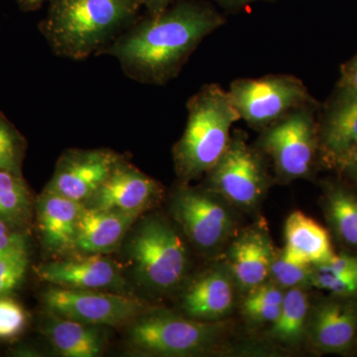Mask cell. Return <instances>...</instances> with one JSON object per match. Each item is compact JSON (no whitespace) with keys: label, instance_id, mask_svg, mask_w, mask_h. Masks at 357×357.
<instances>
[{"label":"cell","instance_id":"603a6c76","mask_svg":"<svg viewBox=\"0 0 357 357\" xmlns=\"http://www.w3.org/2000/svg\"><path fill=\"white\" fill-rule=\"evenodd\" d=\"M31 211V195L21 174L0 170V220L23 225Z\"/></svg>","mask_w":357,"mask_h":357},{"label":"cell","instance_id":"484cf974","mask_svg":"<svg viewBox=\"0 0 357 357\" xmlns=\"http://www.w3.org/2000/svg\"><path fill=\"white\" fill-rule=\"evenodd\" d=\"M311 284L338 297H357V272L338 271L325 264L314 265Z\"/></svg>","mask_w":357,"mask_h":357},{"label":"cell","instance_id":"5bb4252c","mask_svg":"<svg viewBox=\"0 0 357 357\" xmlns=\"http://www.w3.org/2000/svg\"><path fill=\"white\" fill-rule=\"evenodd\" d=\"M319 147L328 163L337 166L357 148V91L337 89L318 122Z\"/></svg>","mask_w":357,"mask_h":357},{"label":"cell","instance_id":"d6a6232c","mask_svg":"<svg viewBox=\"0 0 357 357\" xmlns=\"http://www.w3.org/2000/svg\"><path fill=\"white\" fill-rule=\"evenodd\" d=\"M337 89L357 91V54L342 65Z\"/></svg>","mask_w":357,"mask_h":357},{"label":"cell","instance_id":"7c38bea8","mask_svg":"<svg viewBox=\"0 0 357 357\" xmlns=\"http://www.w3.org/2000/svg\"><path fill=\"white\" fill-rule=\"evenodd\" d=\"M84 255L45 263L37 268V276L56 287L110 291L130 295L121 269L112 259L105 255Z\"/></svg>","mask_w":357,"mask_h":357},{"label":"cell","instance_id":"ba28073f","mask_svg":"<svg viewBox=\"0 0 357 357\" xmlns=\"http://www.w3.org/2000/svg\"><path fill=\"white\" fill-rule=\"evenodd\" d=\"M50 314L88 325L121 326L148 312L147 306L128 294L54 287L43 295Z\"/></svg>","mask_w":357,"mask_h":357},{"label":"cell","instance_id":"8fae6325","mask_svg":"<svg viewBox=\"0 0 357 357\" xmlns=\"http://www.w3.org/2000/svg\"><path fill=\"white\" fill-rule=\"evenodd\" d=\"M161 196V185L123 157L84 206L143 215Z\"/></svg>","mask_w":357,"mask_h":357},{"label":"cell","instance_id":"ffe728a7","mask_svg":"<svg viewBox=\"0 0 357 357\" xmlns=\"http://www.w3.org/2000/svg\"><path fill=\"white\" fill-rule=\"evenodd\" d=\"M46 321L45 335L61 356L96 357L102 356L107 347L102 326L88 325L53 314Z\"/></svg>","mask_w":357,"mask_h":357},{"label":"cell","instance_id":"8992f818","mask_svg":"<svg viewBox=\"0 0 357 357\" xmlns=\"http://www.w3.org/2000/svg\"><path fill=\"white\" fill-rule=\"evenodd\" d=\"M222 326L176 316L168 312H146L132 321L129 342L145 354L185 356L199 354L215 344Z\"/></svg>","mask_w":357,"mask_h":357},{"label":"cell","instance_id":"f1b7e54d","mask_svg":"<svg viewBox=\"0 0 357 357\" xmlns=\"http://www.w3.org/2000/svg\"><path fill=\"white\" fill-rule=\"evenodd\" d=\"M27 323L25 310L17 301L0 296V340L17 337Z\"/></svg>","mask_w":357,"mask_h":357},{"label":"cell","instance_id":"3957f363","mask_svg":"<svg viewBox=\"0 0 357 357\" xmlns=\"http://www.w3.org/2000/svg\"><path fill=\"white\" fill-rule=\"evenodd\" d=\"M184 133L174 145L178 177L187 183L206 175L229 147L230 129L241 121L229 91L220 84H204L188 100Z\"/></svg>","mask_w":357,"mask_h":357},{"label":"cell","instance_id":"5b68a950","mask_svg":"<svg viewBox=\"0 0 357 357\" xmlns=\"http://www.w3.org/2000/svg\"><path fill=\"white\" fill-rule=\"evenodd\" d=\"M229 93L241 119L260 131L292 110L316 102L302 79L292 75L239 77L230 84Z\"/></svg>","mask_w":357,"mask_h":357},{"label":"cell","instance_id":"6da1fadb","mask_svg":"<svg viewBox=\"0 0 357 357\" xmlns=\"http://www.w3.org/2000/svg\"><path fill=\"white\" fill-rule=\"evenodd\" d=\"M227 22L203 0H175L158 16L139 17L100 54L116 59L137 83L163 86L172 81L199 44Z\"/></svg>","mask_w":357,"mask_h":357},{"label":"cell","instance_id":"52a82bcc","mask_svg":"<svg viewBox=\"0 0 357 357\" xmlns=\"http://www.w3.org/2000/svg\"><path fill=\"white\" fill-rule=\"evenodd\" d=\"M317 102L294 109L261 130L258 145L284 180L310 175L319 148Z\"/></svg>","mask_w":357,"mask_h":357},{"label":"cell","instance_id":"4fadbf2b","mask_svg":"<svg viewBox=\"0 0 357 357\" xmlns=\"http://www.w3.org/2000/svg\"><path fill=\"white\" fill-rule=\"evenodd\" d=\"M173 213L187 236L202 249L217 248L232 227L229 213L208 195L182 187L175 195Z\"/></svg>","mask_w":357,"mask_h":357},{"label":"cell","instance_id":"7a4b0ae2","mask_svg":"<svg viewBox=\"0 0 357 357\" xmlns=\"http://www.w3.org/2000/svg\"><path fill=\"white\" fill-rule=\"evenodd\" d=\"M141 6V0H51L39 29L58 57H98L138 20Z\"/></svg>","mask_w":357,"mask_h":357},{"label":"cell","instance_id":"d590c367","mask_svg":"<svg viewBox=\"0 0 357 357\" xmlns=\"http://www.w3.org/2000/svg\"><path fill=\"white\" fill-rule=\"evenodd\" d=\"M175 0H141L142 6L146 8L147 15L158 16L163 13Z\"/></svg>","mask_w":357,"mask_h":357},{"label":"cell","instance_id":"f546056e","mask_svg":"<svg viewBox=\"0 0 357 357\" xmlns=\"http://www.w3.org/2000/svg\"><path fill=\"white\" fill-rule=\"evenodd\" d=\"M284 294L281 289L273 284H260L250 289L245 300L248 302L259 303V304L281 306Z\"/></svg>","mask_w":357,"mask_h":357},{"label":"cell","instance_id":"e0dca14e","mask_svg":"<svg viewBox=\"0 0 357 357\" xmlns=\"http://www.w3.org/2000/svg\"><path fill=\"white\" fill-rule=\"evenodd\" d=\"M357 333V307L349 302H326L314 310L310 326L312 344L325 352L347 351Z\"/></svg>","mask_w":357,"mask_h":357},{"label":"cell","instance_id":"30bf717a","mask_svg":"<svg viewBox=\"0 0 357 357\" xmlns=\"http://www.w3.org/2000/svg\"><path fill=\"white\" fill-rule=\"evenodd\" d=\"M123 157L109 149L67 150L45 190L84 204Z\"/></svg>","mask_w":357,"mask_h":357},{"label":"cell","instance_id":"277c9868","mask_svg":"<svg viewBox=\"0 0 357 357\" xmlns=\"http://www.w3.org/2000/svg\"><path fill=\"white\" fill-rule=\"evenodd\" d=\"M128 255L138 280L151 290L167 292L184 278L187 248L177 230L161 218L141 223L129 241Z\"/></svg>","mask_w":357,"mask_h":357},{"label":"cell","instance_id":"1f68e13d","mask_svg":"<svg viewBox=\"0 0 357 357\" xmlns=\"http://www.w3.org/2000/svg\"><path fill=\"white\" fill-rule=\"evenodd\" d=\"M24 245H27L24 237L13 231L10 225L0 220V257L13 249Z\"/></svg>","mask_w":357,"mask_h":357},{"label":"cell","instance_id":"8d00e7d4","mask_svg":"<svg viewBox=\"0 0 357 357\" xmlns=\"http://www.w3.org/2000/svg\"><path fill=\"white\" fill-rule=\"evenodd\" d=\"M47 1H51V0H17L21 9L24 11L37 10Z\"/></svg>","mask_w":357,"mask_h":357},{"label":"cell","instance_id":"7402d4cb","mask_svg":"<svg viewBox=\"0 0 357 357\" xmlns=\"http://www.w3.org/2000/svg\"><path fill=\"white\" fill-rule=\"evenodd\" d=\"M309 302L302 287L291 288L284 294L280 314L272 324V335L288 344L299 342L307 328Z\"/></svg>","mask_w":357,"mask_h":357},{"label":"cell","instance_id":"cb8c5ba5","mask_svg":"<svg viewBox=\"0 0 357 357\" xmlns=\"http://www.w3.org/2000/svg\"><path fill=\"white\" fill-rule=\"evenodd\" d=\"M328 213L333 229L347 245L357 248V198L340 187L328 192Z\"/></svg>","mask_w":357,"mask_h":357},{"label":"cell","instance_id":"e575fe53","mask_svg":"<svg viewBox=\"0 0 357 357\" xmlns=\"http://www.w3.org/2000/svg\"><path fill=\"white\" fill-rule=\"evenodd\" d=\"M337 166L357 183V148L340 160Z\"/></svg>","mask_w":357,"mask_h":357},{"label":"cell","instance_id":"83f0119b","mask_svg":"<svg viewBox=\"0 0 357 357\" xmlns=\"http://www.w3.org/2000/svg\"><path fill=\"white\" fill-rule=\"evenodd\" d=\"M312 268L288 261L283 255L274 257L270 275L284 288L302 287L312 281Z\"/></svg>","mask_w":357,"mask_h":357},{"label":"cell","instance_id":"ac0fdd59","mask_svg":"<svg viewBox=\"0 0 357 357\" xmlns=\"http://www.w3.org/2000/svg\"><path fill=\"white\" fill-rule=\"evenodd\" d=\"M286 246L282 255L296 264H323L335 256L325 227L302 211H294L285 225Z\"/></svg>","mask_w":357,"mask_h":357},{"label":"cell","instance_id":"4316f807","mask_svg":"<svg viewBox=\"0 0 357 357\" xmlns=\"http://www.w3.org/2000/svg\"><path fill=\"white\" fill-rule=\"evenodd\" d=\"M28 263L27 245L13 249L0 257V296L8 295L20 285Z\"/></svg>","mask_w":357,"mask_h":357},{"label":"cell","instance_id":"2e32d148","mask_svg":"<svg viewBox=\"0 0 357 357\" xmlns=\"http://www.w3.org/2000/svg\"><path fill=\"white\" fill-rule=\"evenodd\" d=\"M138 213L100 210L84 206L77 223L76 251L83 255H107L119 248Z\"/></svg>","mask_w":357,"mask_h":357},{"label":"cell","instance_id":"4dcf8cb0","mask_svg":"<svg viewBox=\"0 0 357 357\" xmlns=\"http://www.w3.org/2000/svg\"><path fill=\"white\" fill-rule=\"evenodd\" d=\"M281 306L259 304V303L243 302L244 314L255 321L273 324L280 314Z\"/></svg>","mask_w":357,"mask_h":357},{"label":"cell","instance_id":"44dd1931","mask_svg":"<svg viewBox=\"0 0 357 357\" xmlns=\"http://www.w3.org/2000/svg\"><path fill=\"white\" fill-rule=\"evenodd\" d=\"M274 257L266 237L253 231L244 234L232 245L230 267L237 282L251 289L266 280Z\"/></svg>","mask_w":357,"mask_h":357},{"label":"cell","instance_id":"d4e9b609","mask_svg":"<svg viewBox=\"0 0 357 357\" xmlns=\"http://www.w3.org/2000/svg\"><path fill=\"white\" fill-rule=\"evenodd\" d=\"M24 150V138L0 112V170L21 174Z\"/></svg>","mask_w":357,"mask_h":357},{"label":"cell","instance_id":"836d02e7","mask_svg":"<svg viewBox=\"0 0 357 357\" xmlns=\"http://www.w3.org/2000/svg\"><path fill=\"white\" fill-rule=\"evenodd\" d=\"M223 10L229 13H239L257 2H273L277 0H213Z\"/></svg>","mask_w":357,"mask_h":357},{"label":"cell","instance_id":"9a60e30c","mask_svg":"<svg viewBox=\"0 0 357 357\" xmlns=\"http://www.w3.org/2000/svg\"><path fill=\"white\" fill-rule=\"evenodd\" d=\"M84 203L44 190L38 199L37 218L42 243L49 252L76 251L77 223Z\"/></svg>","mask_w":357,"mask_h":357},{"label":"cell","instance_id":"d6986e66","mask_svg":"<svg viewBox=\"0 0 357 357\" xmlns=\"http://www.w3.org/2000/svg\"><path fill=\"white\" fill-rule=\"evenodd\" d=\"M234 288L229 277L213 270L201 275L188 286L182 307L190 318L215 321L225 317L234 306Z\"/></svg>","mask_w":357,"mask_h":357},{"label":"cell","instance_id":"9c48e42d","mask_svg":"<svg viewBox=\"0 0 357 357\" xmlns=\"http://www.w3.org/2000/svg\"><path fill=\"white\" fill-rule=\"evenodd\" d=\"M213 191L241 206H255L266 187L267 176L259 152L241 134L231 137L227 151L208 173Z\"/></svg>","mask_w":357,"mask_h":357}]
</instances>
